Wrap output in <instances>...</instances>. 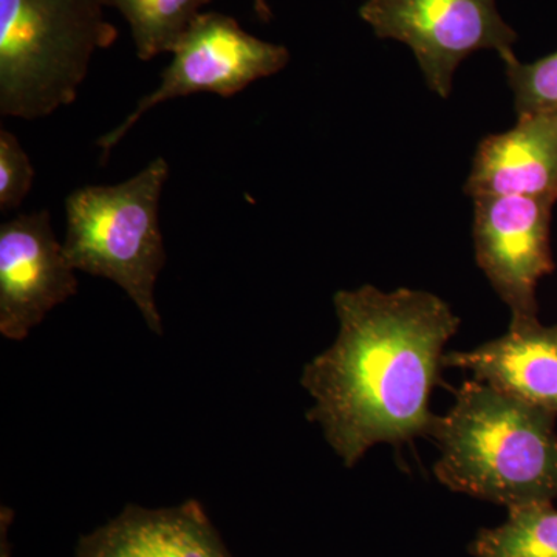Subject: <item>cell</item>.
Instances as JSON below:
<instances>
[{"mask_svg":"<svg viewBox=\"0 0 557 557\" xmlns=\"http://www.w3.org/2000/svg\"><path fill=\"white\" fill-rule=\"evenodd\" d=\"M335 343L304 368L314 405L307 418L350 469L379 443L429 437L434 387L443 384V348L460 318L423 289L386 293L366 284L333 298Z\"/></svg>","mask_w":557,"mask_h":557,"instance_id":"1","label":"cell"},{"mask_svg":"<svg viewBox=\"0 0 557 557\" xmlns=\"http://www.w3.org/2000/svg\"><path fill=\"white\" fill-rule=\"evenodd\" d=\"M556 413L468 380L429 437L438 482L508 509L557 498Z\"/></svg>","mask_w":557,"mask_h":557,"instance_id":"2","label":"cell"},{"mask_svg":"<svg viewBox=\"0 0 557 557\" xmlns=\"http://www.w3.org/2000/svg\"><path fill=\"white\" fill-rule=\"evenodd\" d=\"M106 0H0V113L49 116L78 98L95 51L119 30Z\"/></svg>","mask_w":557,"mask_h":557,"instance_id":"3","label":"cell"},{"mask_svg":"<svg viewBox=\"0 0 557 557\" xmlns=\"http://www.w3.org/2000/svg\"><path fill=\"white\" fill-rule=\"evenodd\" d=\"M168 177L170 164L159 157L120 185L84 186L65 200L70 265L115 282L156 335L163 333L156 285L168 259L159 220Z\"/></svg>","mask_w":557,"mask_h":557,"instance_id":"4","label":"cell"},{"mask_svg":"<svg viewBox=\"0 0 557 557\" xmlns=\"http://www.w3.org/2000/svg\"><path fill=\"white\" fill-rule=\"evenodd\" d=\"M361 20L380 39L412 50L429 89L449 98L458 65L480 50L516 58L518 33L498 13L496 0H366Z\"/></svg>","mask_w":557,"mask_h":557,"instance_id":"5","label":"cell"},{"mask_svg":"<svg viewBox=\"0 0 557 557\" xmlns=\"http://www.w3.org/2000/svg\"><path fill=\"white\" fill-rule=\"evenodd\" d=\"M171 53L174 58L161 73L159 89L143 97L120 126L98 139L102 163L138 120L161 102L200 91L231 98L255 81L276 75L289 62L287 47L249 35L222 13H200Z\"/></svg>","mask_w":557,"mask_h":557,"instance_id":"6","label":"cell"},{"mask_svg":"<svg viewBox=\"0 0 557 557\" xmlns=\"http://www.w3.org/2000/svg\"><path fill=\"white\" fill-rule=\"evenodd\" d=\"M472 200L475 260L511 310L509 325L539 321L536 288L555 271L549 242L555 201L520 196Z\"/></svg>","mask_w":557,"mask_h":557,"instance_id":"7","label":"cell"},{"mask_svg":"<svg viewBox=\"0 0 557 557\" xmlns=\"http://www.w3.org/2000/svg\"><path fill=\"white\" fill-rule=\"evenodd\" d=\"M75 269L51 230L47 209L0 225V333L22 341L49 311L78 292Z\"/></svg>","mask_w":557,"mask_h":557,"instance_id":"8","label":"cell"},{"mask_svg":"<svg viewBox=\"0 0 557 557\" xmlns=\"http://www.w3.org/2000/svg\"><path fill=\"white\" fill-rule=\"evenodd\" d=\"M465 193L557 201V112L518 116L512 129L487 135L475 150Z\"/></svg>","mask_w":557,"mask_h":557,"instance_id":"9","label":"cell"},{"mask_svg":"<svg viewBox=\"0 0 557 557\" xmlns=\"http://www.w3.org/2000/svg\"><path fill=\"white\" fill-rule=\"evenodd\" d=\"M75 557H234L197 500L172 508L127 505L79 537Z\"/></svg>","mask_w":557,"mask_h":557,"instance_id":"10","label":"cell"},{"mask_svg":"<svg viewBox=\"0 0 557 557\" xmlns=\"http://www.w3.org/2000/svg\"><path fill=\"white\" fill-rule=\"evenodd\" d=\"M443 366L467 369L474 380L557 416V325H509L500 338L445 354Z\"/></svg>","mask_w":557,"mask_h":557,"instance_id":"11","label":"cell"},{"mask_svg":"<svg viewBox=\"0 0 557 557\" xmlns=\"http://www.w3.org/2000/svg\"><path fill=\"white\" fill-rule=\"evenodd\" d=\"M468 552L474 557H557V508L542 502L508 509V519L480 530Z\"/></svg>","mask_w":557,"mask_h":557,"instance_id":"12","label":"cell"},{"mask_svg":"<svg viewBox=\"0 0 557 557\" xmlns=\"http://www.w3.org/2000/svg\"><path fill=\"white\" fill-rule=\"evenodd\" d=\"M211 0H106L129 24L137 57L150 61L171 53Z\"/></svg>","mask_w":557,"mask_h":557,"instance_id":"13","label":"cell"},{"mask_svg":"<svg viewBox=\"0 0 557 557\" xmlns=\"http://www.w3.org/2000/svg\"><path fill=\"white\" fill-rule=\"evenodd\" d=\"M504 64L515 95L516 115L557 112V51L528 64L518 58Z\"/></svg>","mask_w":557,"mask_h":557,"instance_id":"14","label":"cell"},{"mask_svg":"<svg viewBox=\"0 0 557 557\" xmlns=\"http://www.w3.org/2000/svg\"><path fill=\"white\" fill-rule=\"evenodd\" d=\"M35 180L30 157L10 131H0V211L21 207Z\"/></svg>","mask_w":557,"mask_h":557,"instance_id":"15","label":"cell"},{"mask_svg":"<svg viewBox=\"0 0 557 557\" xmlns=\"http://www.w3.org/2000/svg\"><path fill=\"white\" fill-rule=\"evenodd\" d=\"M255 11L256 14H258L259 20L262 22H270L271 17H273V13H271V9L267 0H255Z\"/></svg>","mask_w":557,"mask_h":557,"instance_id":"16","label":"cell"}]
</instances>
